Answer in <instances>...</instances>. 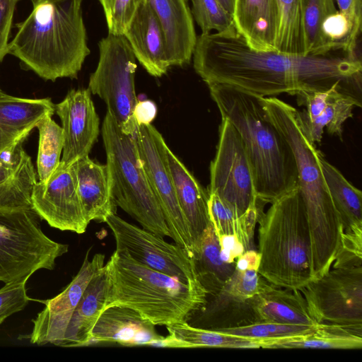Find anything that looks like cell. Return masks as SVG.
Listing matches in <instances>:
<instances>
[{"mask_svg": "<svg viewBox=\"0 0 362 362\" xmlns=\"http://www.w3.org/2000/svg\"><path fill=\"white\" fill-rule=\"evenodd\" d=\"M192 57L195 71L206 84L224 83L259 97L327 90L336 84L361 93L357 58L258 51L237 31L198 35Z\"/></svg>", "mask_w": 362, "mask_h": 362, "instance_id": "cell-1", "label": "cell"}, {"mask_svg": "<svg viewBox=\"0 0 362 362\" xmlns=\"http://www.w3.org/2000/svg\"><path fill=\"white\" fill-rule=\"evenodd\" d=\"M207 85L221 118L233 125L243 141L257 199L272 203L298 187L292 149L267 117L259 96L224 83Z\"/></svg>", "mask_w": 362, "mask_h": 362, "instance_id": "cell-2", "label": "cell"}, {"mask_svg": "<svg viewBox=\"0 0 362 362\" xmlns=\"http://www.w3.org/2000/svg\"><path fill=\"white\" fill-rule=\"evenodd\" d=\"M83 0H43L16 23L8 54L46 81L76 78L90 50Z\"/></svg>", "mask_w": 362, "mask_h": 362, "instance_id": "cell-3", "label": "cell"}, {"mask_svg": "<svg viewBox=\"0 0 362 362\" xmlns=\"http://www.w3.org/2000/svg\"><path fill=\"white\" fill-rule=\"evenodd\" d=\"M271 122L291 146L296 164L298 189L303 197L310 240V269L327 272L338 251L343 226L325 181L320 152L305 133L298 110L276 97H259Z\"/></svg>", "mask_w": 362, "mask_h": 362, "instance_id": "cell-4", "label": "cell"}, {"mask_svg": "<svg viewBox=\"0 0 362 362\" xmlns=\"http://www.w3.org/2000/svg\"><path fill=\"white\" fill-rule=\"evenodd\" d=\"M107 291L105 310L131 308L155 325L187 322L206 305L209 294L200 281L185 283L134 260L115 250L105 264Z\"/></svg>", "mask_w": 362, "mask_h": 362, "instance_id": "cell-5", "label": "cell"}, {"mask_svg": "<svg viewBox=\"0 0 362 362\" xmlns=\"http://www.w3.org/2000/svg\"><path fill=\"white\" fill-rule=\"evenodd\" d=\"M257 223L258 273L275 286L299 291L311 274L307 214L298 187L272 202Z\"/></svg>", "mask_w": 362, "mask_h": 362, "instance_id": "cell-6", "label": "cell"}, {"mask_svg": "<svg viewBox=\"0 0 362 362\" xmlns=\"http://www.w3.org/2000/svg\"><path fill=\"white\" fill-rule=\"evenodd\" d=\"M113 200L143 228L171 238L139 158L134 134L124 133L107 112L102 125Z\"/></svg>", "mask_w": 362, "mask_h": 362, "instance_id": "cell-7", "label": "cell"}, {"mask_svg": "<svg viewBox=\"0 0 362 362\" xmlns=\"http://www.w3.org/2000/svg\"><path fill=\"white\" fill-rule=\"evenodd\" d=\"M33 209L0 212V281H27L39 269L52 270L69 245L42 231Z\"/></svg>", "mask_w": 362, "mask_h": 362, "instance_id": "cell-8", "label": "cell"}, {"mask_svg": "<svg viewBox=\"0 0 362 362\" xmlns=\"http://www.w3.org/2000/svg\"><path fill=\"white\" fill-rule=\"evenodd\" d=\"M99 60L89 78L88 89L106 104L107 112L126 134H134L133 117L138 102L134 77L136 59L124 35L108 33L98 43Z\"/></svg>", "mask_w": 362, "mask_h": 362, "instance_id": "cell-9", "label": "cell"}, {"mask_svg": "<svg viewBox=\"0 0 362 362\" xmlns=\"http://www.w3.org/2000/svg\"><path fill=\"white\" fill-rule=\"evenodd\" d=\"M134 139L143 168L170 230L171 238L194 259L190 230L180 206L165 158L166 143L151 124L137 125Z\"/></svg>", "mask_w": 362, "mask_h": 362, "instance_id": "cell-10", "label": "cell"}, {"mask_svg": "<svg viewBox=\"0 0 362 362\" xmlns=\"http://www.w3.org/2000/svg\"><path fill=\"white\" fill-rule=\"evenodd\" d=\"M299 291L318 323L362 327V266L329 269Z\"/></svg>", "mask_w": 362, "mask_h": 362, "instance_id": "cell-11", "label": "cell"}, {"mask_svg": "<svg viewBox=\"0 0 362 362\" xmlns=\"http://www.w3.org/2000/svg\"><path fill=\"white\" fill-rule=\"evenodd\" d=\"M208 193H216L240 213L257 202L252 167L243 141L233 125L222 119Z\"/></svg>", "mask_w": 362, "mask_h": 362, "instance_id": "cell-12", "label": "cell"}, {"mask_svg": "<svg viewBox=\"0 0 362 362\" xmlns=\"http://www.w3.org/2000/svg\"><path fill=\"white\" fill-rule=\"evenodd\" d=\"M112 230L116 250L126 251L136 262L185 283L199 281L195 262L177 244L132 224L116 214L105 222Z\"/></svg>", "mask_w": 362, "mask_h": 362, "instance_id": "cell-13", "label": "cell"}, {"mask_svg": "<svg viewBox=\"0 0 362 362\" xmlns=\"http://www.w3.org/2000/svg\"><path fill=\"white\" fill-rule=\"evenodd\" d=\"M31 203L34 211L51 227L81 234L89 224L79 198L72 165H66L60 161L47 181H37Z\"/></svg>", "mask_w": 362, "mask_h": 362, "instance_id": "cell-14", "label": "cell"}, {"mask_svg": "<svg viewBox=\"0 0 362 362\" xmlns=\"http://www.w3.org/2000/svg\"><path fill=\"white\" fill-rule=\"evenodd\" d=\"M88 249L77 274L57 296L42 301L45 307L33 320L28 338L31 344L62 346L64 335L83 292L95 274L105 265V256L96 253L89 259Z\"/></svg>", "mask_w": 362, "mask_h": 362, "instance_id": "cell-15", "label": "cell"}, {"mask_svg": "<svg viewBox=\"0 0 362 362\" xmlns=\"http://www.w3.org/2000/svg\"><path fill=\"white\" fill-rule=\"evenodd\" d=\"M88 88L71 89L54 105L64 138L61 162L71 165L88 156L100 133V119Z\"/></svg>", "mask_w": 362, "mask_h": 362, "instance_id": "cell-16", "label": "cell"}, {"mask_svg": "<svg viewBox=\"0 0 362 362\" xmlns=\"http://www.w3.org/2000/svg\"><path fill=\"white\" fill-rule=\"evenodd\" d=\"M124 36L150 75L160 77L172 66L163 28L148 0L139 6Z\"/></svg>", "mask_w": 362, "mask_h": 362, "instance_id": "cell-17", "label": "cell"}, {"mask_svg": "<svg viewBox=\"0 0 362 362\" xmlns=\"http://www.w3.org/2000/svg\"><path fill=\"white\" fill-rule=\"evenodd\" d=\"M155 325L136 311L121 305L103 311L91 332L93 342H114L122 346H153L163 339Z\"/></svg>", "mask_w": 362, "mask_h": 362, "instance_id": "cell-18", "label": "cell"}, {"mask_svg": "<svg viewBox=\"0 0 362 362\" xmlns=\"http://www.w3.org/2000/svg\"><path fill=\"white\" fill-rule=\"evenodd\" d=\"M163 28L171 66L190 63L197 34L188 0H148Z\"/></svg>", "mask_w": 362, "mask_h": 362, "instance_id": "cell-19", "label": "cell"}, {"mask_svg": "<svg viewBox=\"0 0 362 362\" xmlns=\"http://www.w3.org/2000/svg\"><path fill=\"white\" fill-rule=\"evenodd\" d=\"M50 98H23L0 91V153L14 149L47 115H53Z\"/></svg>", "mask_w": 362, "mask_h": 362, "instance_id": "cell-20", "label": "cell"}, {"mask_svg": "<svg viewBox=\"0 0 362 362\" xmlns=\"http://www.w3.org/2000/svg\"><path fill=\"white\" fill-rule=\"evenodd\" d=\"M233 17L237 33L250 47L276 51L279 24L277 0H235Z\"/></svg>", "mask_w": 362, "mask_h": 362, "instance_id": "cell-21", "label": "cell"}, {"mask_svg": "<svg viewBox=\"0 0 362 362\" xmlns=\"http://www.w3.org/2000/svg\"><path fill=\"white\" fill-rule=\"evenodd\" d=\"M246 303L257 322L308 326L319 324L310 315L300 291L281 288L266 279L260 291Z\"/></svg>", "mask_w": 362, "mask_h": 362, "instance_id": "cell-22", "label": "cell"}, {"mask_svg": "<svg viewBox=\"0 0 362 362\" xmlns=\"http://www.w3.org/2000/svg\"><path fill=\"white\" fill-rule=\"evenodd\" d=\"M72 165L86 220L88 223L91 221L105 222L107 217L115 214L117 211L107 165L98 163L86 156L78 159Z\"/></svg>", "mask_w": 362, "mask_h": 362, "instance_id": "cell-23", "label": "cell"}, {"mask_svg": "<svg viewBox=\"0 0 362 362\" xmlns=\"http://www.w3.org/2000/svg\"><path fill=\"white\" fill-rule=\"evenodd\" d=\"M165 153L176 196L188 223L195 251L202 234L211 223L209 194L167 144Z\"/></svg>", "mask_w": 362, "mask_h": 362, "instance_id": "cell-24", "label": "cell"}, {"mask_svg": "<svg viewBox=\"0 0 362 362\" xmlns=\"http://www.w3.org/2000/svg\"><path fill=\"white\" fill-rule=\"evenodd\" d=\"M107 276L104 265L89 282L67 327L62 346L90 344L91 332L105 310Z\"/></svg>", "mask_w": 362, "mask_h": 362, "instance_id": "cell-25", "label": "cell"}, {"mask_svg": "<svg viewBox=\"0 0 362 362\" xmlns=\"http://www.w3.org/2000/svg\"><path fill=\"white\" fill-rule=\"evenodd\" d=\"M362 347V327L321 322L308 333L264 341L266 349H358Z\"/></svg>", "mask_w": 362, "mask_h": 362, "instance_id": "cell-26", "label": "cell"}, {"mask_svg": "<svg viewBox=\"0 0 362 362\" xmlns=\"http://www.w3.org/2000/svg\"><path fill=\"white\" fill-rule=\"evenodd\" d=\"M355 107H361V95L336 84L331 89L325 109L317 118L303 121L298 117L305 133L313 142H321L325 127L329 134L337 135L341 139L342 124L352 117Z\"/></svg>", "mask_w": 362, "mask_h": 362, "instance_id": "cell-27", "label": "cell"}, {"mask_svg": "<svg viewBox=\"0 0 362 362\" xmlns=\"http://www.w3.org/2000/svg\"><path fill=\"white\" fill-rule=\"evenodd\" d=\"M194 259L199 281L208 293L218 296L233 275L235 263H227L222 259L218 237L211 223L199 240Z\"/></svg>", "mask_w": 362, "mask_h": 362, "instance_id": "cell-28", "label": "cell"}, {"mask_svg": "<svg viewBox=\"0 0 362 362\" xmlns=\"http://www.w3.org/2000/svg\"><path fill=\"white\" fill-rule=\"evenodd\" d=\"M319 162L343 231L362 227V193L320 153Z\"/></svg>", "mask_w": 362, "mask_h": 362, "instance_id": "cell-29", "label": "cell"}, {"mask_svg": "<svg viewBox=\"0 0 362 362\" xmlns=\"http://www.w3.org/2000/svg\"><path fill=\"white\" fill-rule=\"evenodd\" d=\"M36 182V173L31 158L20 144L16 149L13 173L0 182V212L33 209L31 197Z\"/></svg>", "mask_w": 362, "mask_h": 362, "instance_id": "cell-30", "label": "cell"}, {"mask_svg": "<svg viewBox=\"0 0 362 362\" xmlns=\"http://www.w3.org/2000/svg\"><path fill=\"white\" fill-rule=\"evenodd\" d=\"M169 334L180 348L216 347L236 349L262 348L264 340L228 334L218 329H205L181 322L166 326Z\"/></svg>", "mask_w": 362, "mask_h": 362, "instance_id": "cell-31", "label": "cell"}, {"mask_svg": "<svg viewBox=\"0 0 362 362\" xmlns=\"http://www.w3.org/2000/svg\"><path fill=\"white\" fill-rule=\"evenodd\" d=\"M279 24L275 49L305 55L302 0H277Z\"/></svg>", "mask_w": 362, "mask_h": 362, "instance_id": "cell-32", "label": "cell"}, {"mask_svg": "<svg viewBox=\"0 0 362 362\" xmlns=\"http://www.w3.org/2000/svg\"><path fill=\"white\" fill-rule=\"evenodd\" d=\"M45 115L37 124L39 132L37 169L39 181L45 182L59 165L63 150L62 128Z\"/></svg>", "mask_w": 362, "mask_h": 362, "instance_id": "cell-33", "label": "cell"}, {"mask_svg": "<svg viewBox=\"0 0 362 362\" xmlns=\"http://www.w3.org/2000/svg\"><path fill=\"white\" fill-rule=\"evenodd\" d=\"M335 0H302L305 55H325L322 24L325 18L337 11Z\"/></svg>", "mask_w": 362, "mask_h": 362, "instance_id": "cell-34", "label": "cell"}, {"mask_svg": "<svg viewBox=\"0 0 362 362\" xmlns=\"http://www.w3.org/2000/svg\"><path fill=\"white\" fill-rule=\"evenodd\" d=\"M321 31L328 53L332 50L342 49L349 56L354 57L361 26L337 10L325 18Z\"/></svg>", "mask_w": 362, "mask_h": 362, "instance_id": "cell-35", "label": "cell"}, {"mask_svg": "<svg viewBox=\"0 0 362 362\" xmlns=\"http://www.w3.org/2000/svg\"><path fill=\"white\" fill-rule=\"evenodd\" d=\"M208 207L210 221L217 236L236 235L245 250L251 249L244 232L243 214L240 213L216 193L209 194Z\"/></svg>", "mask_w": 362, "mask_h": 362, "instance_id": "cell-36", "label": "cell"}, {"mask_svg": "<svg viewBox=\"0 0 362 362\" xmlns=\"http://www.w3.org/2000/svg\"><path fill=\"white\" fill-rule=\"evenodd\" d=\"M191 13L194 21L200 27L202 34L236 31L233 14L227 11L218 0H191Z\"/></svg>", "mask_w": 362, "mask_h": 362, "instance_id": "cell-37", "label": "cell"}, {"mask_svg": "<svg viewBox=\"0 0 362 362\" xmlns=\"http://www.w3.org/2000/svg\"><path fill=\"white\" fill-rule=\"evenodd\" d=\"M315 326L257 322L251 325L218 329L230 335L268 341L304 334L312 331Z\"/></svg>", "mask_w": 362, "mask_h": 362, "instance_id": "cell-38", "label": "cell"}, {"mask_svg": "<svg viewBox=\"0 0 362 362\" xmlns=\"http://www.w3.org/2000/svg\"><path fill=\"white\" fill-rule=\"evenodd\" d=\"M264 280L257 269L240 271L235 269L218 295L224 294L238 303H246L260 291Z\"/></svg>", "mask_w": 362, "mask_h": 362, "instance_id": "cell-39", "label": "cell"}, {"mask_svg": "<svg viewBox=\"0 0 362 362\" xmlns=\"http://www.w3.org/2000/svg\"><path fill=\"white\" fill-rule=\"evenodd\" d=\"M144 0H99L108 33L124 35L137 8Z\"/></svg>", "mask_w": 362, "mask_h": 362, "instance_id": "cell-40", "label": "cell"}, {"mask_svg": "<svg viewBox=\"0 0 362 362\" xmlns=\"http://www.w3.org/2000/svg\"><path fill=\"white\" fill-rule=\"evenodd\" d=\"M333 268L362 266V227L343 231Z\"/></svg>", "mask_w": 362, "mask_h": 362, "instance_id": "cell-41", "label": "cell"}, {"mask_svg": "<svg viewBox=\"0 0 362 362\" xmlns=\"http://www.w3.org/2000/svg\"><path fill=\"white\" fill-rule=\"evenodd\" d=\"M26 282L7 284L0 288V324L11 315L22 310L31 300L27 295Z\"/></svg>", "mask_w": 362, "mask_h": 362, "instance_id": "cell-42", "label": "cell"}, {"mask_svg": "<svg viewBox=\"0 0 362 362\" xmlns=\"http://www.w3.org/2000/svg\"><path fill=\"white\" fill-rule=\"evenodd\" d=\"M20 0H0V63L8 54L14 12Z\"/></svg>", "mask_w": 362, "mask_h": 362, "instance_id": "cell-43", "label": "cell"}, {"mask_svg": "<svg viewBox=\"0 0 362 362\" xmlns=\"http://www.w3.org/2000/svg\"><path fill=\"white\" fill-rule=\"evenodd\" d=\"M218 237L222 259L227 263H235L238 257L246 250L239 239L234 234L221 235Z\"/></svg>", "mask_w": 362, "mask_h": 362, "instance_id": "cell-44", "label": "cell"}, {"mask_svg": "<svg viewBox=\"0 0 362 362\" xmlns=\"http://www.w3.org/2000/svg\"><path fill=\"white\" fill-rule=\"evenodd\" d=\"M156 114V105L150 100H138L133 110V117L138 125L151 124Z\"/></svg>", "mask_w": 362, "mask_h": 362, "instance_id": "cell-45", "label": "cell"}, {"mask_svg": "<svg viewBox=\"0 0 362 362\" xmlns=\"http://www.w3.org/2000/svg\"><path fill=\"white\" fill-rule=\"evenodd\" d=\"M339 11L351 19L356 24L361 26L362 0H335Z\"/></svg>", "mask_w": 362, "mask_h": 362, "instance_id": "cell-46", "label": "cell"}, {"mask_svg": "<svg viewBox=\"0 0 362 362\" xmlns=\"http://www.w3.org/2000/svg\"><path fill=\"white\" fill-rule=\"evenodd\" d=\"M259 264V252L254 249L246 250L235 261V269L240 271L246 269L258 270Z\"/></svg>", "mask_w": 362, "mask_h": 362, "instance_id": "cell-47", "label": "cell"}, {"mask_svg": "<svg viewBox=\"0 0 362 362\" xmlns=\"http://www.w3.org/2000/svg\"><path fill=\"white\" fill-rule=\"evenodd\" d=\"M16 147L0 153V182L9 177L15 170Z\"/></svg>", "mask_w": 362, "mask_h": 362, "instance_id": "cell-48", "label": "cell"}, {"mask_svg": "<svg viewBox=\"0 0 362 362\" xmlns=\"http://www.w3.org/2000/svg\"><path fill=\"white\" fill-rule=\"evenodd\" d=\"M221 6L229 13L233 14L235 0H218Z\"/></svg>", "mask_w": 362, "mask_h": 362, "instance_id": "cell-49", "label": "cell"}, {"mask_svg": "<svg viewBox=\"0 0 362 362\" xmlns=\"http://www.w3.org/2000/svg\"><path fill=\"white\" fill-rule=\"evenodd\" d=\"M30 1L33 4V5H34V4H36L37 3L40 2V1H42L43 0H30Z\"/></svg>", "mask_w": 362, "mask_h": 362, "instance_id": "cell-50", "label": "cell"}, {"mask_svg": "<svg viewBox=\"0 0 362 362\" xmlns=\"http://www.w3.org/2000/svg\"><path fill=\"white\" fill-rule=\"evenodd\" d=\"M1 90H1V88H0V91H1Z\"/></svg>", "mask_w": 362, "mask_h": 362, "instance_id": "cell-51", "label": "cell"}]
</instances>
